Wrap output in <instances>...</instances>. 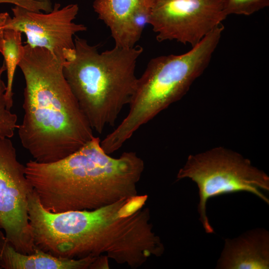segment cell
Listing matches in <instances>:
<instances>
[{
	"mask_svg": "<svg viewBox=\"0 0 269 269\" xmlns=\"http://www.w3.org/2000/svg\"><path fill=\"white\" fill-rule=\"evenodd\" d=\"M216 269H269V233L264 228L226 239Z\"/></svg>",
	"mask_w": 269,
	"mask_h": 269,
	"instance_id": "30bf717a",
	"label": "cell"
},
{
	"mask_svg": "<svg viewBox=\"0 0 269 269\" xmlns=\"http://www.w3.org/2000/svg\"><path fill=\"white\" fill-rule=\"evenodd\" d=\"M74 45L65 55L63 74L92 129L101 134L114 125L132 100L138 80L136 64L143 48L115 46L100 52L98 45L77 35Z\"/></svg>",
	"mask_w": 269,
	"mask_h": 269,
	"instance_id": "277c9868",
	"label": "cell"
},
{
	"mask_svg": "<svg viewBox=\"0 0 269 269\" xmlns=\"http://www.w3.org/2000/svg\"><path fill=\"white\" fill-rule=\"evenodd\" d=\"M98 258L70 259L53 256L37 247L34 253L17 251L0 231V269H92Z\"/></svg>",
	"mask_w": 269,
	"mask_h": 269,
	"instance_id": "8fae6325",
	"label": "cell"
},
{
	"mask_svg": "<svg viewBox=\"0 0 269 269\" xmlns=\"http://www.w3.org/2000/svg\"><path fill=\"white\" fill-rule=\"evenodd\" d=\"M1 66L0 65V70L1 69Z\"/></svg>",
	"mask_w": 269,
	"mask_h": 269,
	"instance_id": "e0dca14e",
	"label": "cell"
},
{
	"mask_svg": "<svg viewBox=\"0 0 269 269\" xmlns=\"http://www.w3.org/2000/svg\"><path fill=\"white\" fill-rule=\"evenodd\" d=\"M151 0H94L93 7L98 18L109 28L115 46L131 48L135 45L132 21L140 10L151 7Z\"/></svg>",
	"mask_w": 269,
	"mask_h": 269,
	"instance_id": "7c38bea8",
	"label": "cell"
},
{
	"mask_svg": "<svg viewBox=\"0 0 269 269\" xmlns=\"http://www.w3.org/2000/svg\"><path fill=\"white\" fill-rule=\"evenodd\" d=\"M6 70L3 63L0 70V136L11 138L17 129V116L7 109L5 93L6 86L1 79L3 72Z\"/></svg>",
	"mask_w": 269,
	"mask_h": 269,
	"instance_id": "5bb4252c",
	"label": "cell"
},
{
	"mask_svg": "<svg viewBox=\"0 0 269 269\" xmlns=\"http://www.w3.org/2000/svg\"><path fill=\"white\" fill-rule=\"evenodd\" d=\"M227 15H250L269 5V0H225Z\"/></svg>",
	"mask_w": 269,
	"mask_h": 269,
	"instance_id": "9a60e30c",
	"label": "cell"
},
{
	"mask_svg": "<svg viewBox=\"0 0 269 269\" xmlns=\"http://www.w3.org/2000/svg\"><path fill=\"white\" fill-rule=\"evenodd\" d=\"M60 6L55 3L50 12L43 13L14 6L12 17L7 12L0 13V24L24 33L26 44L32 47L43 48L64 56L65 51L74 48L75 34L87 30V27L74 22L79 11L77 4Z\"/></svg>",
	"mask_w": 269,
	"mask_h": 269,
	"instance_id": "9c48e42d",
	"label": "cell"
},
{
	"mask_svg": "<svg viewBox=\"0 0 269 269\" xmlns=\"http://www.w3.org/2000/svg\"></svg>",
	"mask_w": 269,
	"mask_h": 269,
	"instance_id": "ac0fdd59",
	"label": "cell"
},
{
	"mask_svg": "<svg viewBox=\"0 0 269 269\" xmlns=\"http://www.w3.org/2000/svg\"><path fill=\"white\" fill-rule=\"evenodd\" d=\"M21 35L20 31L4 28L0 24V53L3 57L7 73L5 96L7 109L10 110L13 105L12 86L15 71L24 54Z\"/></svg>",
	"mask_w": 269,
	"mask_h": 269,
	"instance_id": "4fadbf2b",
	"label": "cell"
},
{
	"mask_svg": "<svg viewBox=\"0 0 269 269\" xmlns=\"http://www.w3.org/2000/svg\"><path fill=\"white\" fill-rule=\"evenodd\" d=\"M224 29L222 23L185 53L150 59L138 78L128 115L101 141L107 153L120 149L141 126L187 93L208 66Z\"/></svg>",
	"mask_w": 269,
	"mask_h": 269,
	"instance_id": "5b68a950",
	"label": "cell"
},
{
	"mask_svg": "<svg viewBox=\"0 0 269 269\" xmlns=\"http://www.w3.org/2000/svg\"><path fill=\"white\" fill-rule=\"evenodd\" d=\"M189 178L198 188L199 220L207 233H213L206 213L210 198L222 194L247 192L269 204L263 191H269V177L264 171L252 165L239 153L218 146L189 155L179 170L177 180Z\"/></svg>",
	"mask_w": 269,
	"mask_h": 269,
	"instance_id": "8992f818",
	"label": "cell"
},
{
	"mask_svg": "<svg viewBox=\"0 0 269 269\" xmlns=\"http://www.w3.org/2000/svg\"><path fill=\"white\" fill-rule=\"evenodd\" d=\"M64 60L46 49L25 44L18 66L25 87L24 116L17 130L22 146L38 162L63 159L94 136L64 77Z\"/></svg>",
	"mask_w": 269,
	"mask_h": 269,
	"instance_id": "6da1fadb",
	"label": "cell"
},
{
	"mask_svg": "<svg viewBox=\"0 0 269 269\" xmlns=\"http://www.w3.org/2000/svg\"><path fill=\"white\" fill-rule=\"evenodd\" d=\"M33 190L11 140L0 136V229L24 254H32L35 249L28 212Z\"/></svg>",
	"mask_w": 269,
	"mask_h": 269,
	"instance_id": "52a82bcc",
	"label": "cell"
},
{
	"mask_svg": "<svg viewBox=\"0 0 269 269\" xmlns=\"http://www.w3.org/2000/svg\"><path fill=\"white\" fill-rule=\"evenodd\" d=\"M25 166L43 208L59 213L94 210L138 195L144 163L133 151L111 156L94 136L63 159L51 163L30 160Z\"/></svg>",
	"mask_w": 269,
	"mask_h": 269,
	"instance_id": "7a4b0ae2",
	"label": "cell"
},
{
	"mask_svg": "<svg viewBox=\"0 0 269 269\" xmlns=\"http://www.w3.org/2000/svg\"><path fill=\"white\" fill-rule=\"evenodd\" d=\"M28 212L35 247L55 257H106L119 264L133 243L134 224L119 201L91 210L54 213L43 208L33 189Z\"/></svg>",
	"mask_w": 269,
	"mask_h": 269,
	"instance_id": "3957f363",
	"label": "cell"
},
{
	"mask_svg": "<svg viewBox=\"0 0 269 269\" xmlns=\"http://www.w3.org/2000/svg\"><path fill=\"white\" fill-rule=\"evenodd\" d=\"M24 1V0H0V4L9 3L14 5L20 6Z\"/></svg>",
	"mask_w": 269,
	"mask_h": 269,
	"instance_id": "2e32d148",
	"label": "cell"
},
{
	"mask_svg": "<svg viewBox=\"0 0 269 269\" xmlns=\"http://www.w3.org/2000/svg\"><path fill=\"white\" fill-rule=\"evenodd\" d=\"M227 16L225 0H151L148 24L158 41L192 47Z\"/></svg>",
	"mask_w": 269,
	"mask_h": 269,
	"instance_id": "ba28073f",
	"label": "cell"
}]
</instances>
